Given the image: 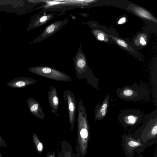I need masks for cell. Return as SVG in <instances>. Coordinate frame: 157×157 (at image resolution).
<instances>
[{
	"label": "cell",
	"mask_w": 157,
	"mask_h": 157,
	"mask_svg": "<svg viewBox=\"0 0 157 157\" xmlns=\"http://www.w3.org/2000/svg\"><path fill=\"white\" fill-rule=\"evenodd\" d=\"M104 110L103 109H101L100 110V111H101V112H102Z\"/></svg>",
	"instance_id": "23"
},
{
	"label": "cell",
	"mask_w": 157,
	"mask_h": 157,
	"mask_svg": "<svg viewBox=\"0 0 157 157\" xmlns=\"http://www.w3.org/2000/svg\"><path fill=\"white\" fill-rule=\"evenodd\" d=\"M0 157H3L1 155H0Z\"/></svg>",
	"instance_id": "25"
},
{
	"label": "cell",
	"mask_w": 157,
	"mask_h": 157,
	"mask_svg": "<svg viewBox=\"0 0 157 157\" xmlns=\"http://www.w3.org/2000/svg\"><path fill=\"white\" fill-rule=\"evenodd\" d=\"M128 120L129 121L131 124H134L136 122V119L135 118L132 116H128Z\"/></svg>",
	"instance_id": "12"
},
{
	"label": "cell",
	"mask_w": 157,
	"mask_h": 157,
	"mask_svg": "<svg viewBox=\"0 0 157 157\" xmlns=\"http://www.w3.org/2000/svg\"><path fill=\"white\" fill-rule=\"evenodd\" d=\"M71 150H65L64 155V157H74Z\"/></svg>",
	"instance_id": "8"
},
{
	"label": "cell",
	"mask_w": 157,
	"mask_h": 157,
	"mask_svg": "<svg viewBox=\"0 0 157 157\" xmlns=\"http://www.w3.org/2000/svg\"><path fill=\"white\" fill-rule=\"evenodd\" d=\"M53 103L54 105H57L58 104V100L56 96L54 97L53 99Z\"/></svg>",
	"instance_id": "18"
},
{
	"label": "cell",
	"mask_w": 157,
	"mask_h": 157,
	"mask_svg": "<svg viewBox=\"0 0 157 157\" xmlns=\"http://www.w3.org/2000/svg\"><path fill=\"white\" fill-rule=\"evenodd\" d=\"M7 146V145L6 144L5 142L2 139L0 134V147H6Z\"/></svg>",
	"instance_id": "10"
},
{
	"label": "cell",
	"mask_w": 157,
	"mask_h": 157,
	"mask_svg": "<svg viewBox=\"0 0 157 157\" xmlns=\"http://www.w3.org/2000/svg\"><path fill=\"white\" fill-rule=\"evenodd\" d=\"M51 69L48 67H44L43 68L42 72L45 74H48L50 73L51 71Z\"/></svg>",
	"instance_id": "13"
},
{
	"label": "cell",
	"mask_w": 157,
	"mask_h": 157,
	"mask_svg": "<svg viewBox=\"0 0 157 157\" xmlns=\"http://www.w3.org/2000/svg\"><path fill=\"white\" fill-rule=\"evenodd\" d=\"M86 62L83 59H79L77 62V65L80 68L83 67L86 65Z\"/></svg>",
	"instance_id": "7"
},
{
	"label": "cell",
	"mask_w": 157,
	"mask_h": 157,
	"mask_svg": "<svg viewBox=\"0 0 157 157\" xmlns=\"http://www.w3.org/2000/svg\"><path fill=\"white\" fill-rule=\"evenodd\" d=\"M32 82L33 81L30 78L20 77L13 79L7 85L12 88H21L31 84Z\"/></svg>",
	"instance_id": "3"
},
{
	"label": "cell",
	"mask_w": 157,
	"mask_h": 157,
	"mask_svg": "<svg viewBox=\"0 0 157 157\" xmlns=\"http://www.w3.org/2000/svg\"><path fill=\"white\" fill-rule=\"evenodd\" d=\"M2 11L1 10H0V12Z\"/></svg>",
	"instance_id": "26"
},
{
	"label": "cell",
	"mask_w": 157,
	"mask_h": 157,
	"mask_svg": "<svg viewBox=\"0 0 157 157\" xmlns=\"http://www.w3.org/2000/svg\"><path fill=\"white\" fill-rule=\"evenodd\" d=\"M117 42L119 45L122 47L124 48L127 47V44L124 41L120 39H117Z\"/></svg>",
	"instance_id": "9"
},
{
	"label": "cell",
	"mask_w": 157,
	"mask_h": 157,
	"mask_svg": "<svg viewBox=\"0 0 157 157\" xmlns=\"http://www.w3.org/2000/svg\"><path fill=\"white\" fill-rule=\"evenodd\" d=\"M126 21V18L125 17H123L121 18L118 21V24H123Z\"/></svg>",
	"instance_id": "15"
},
{
	"label": "cell",
	"mask_w": 157,
	"mask_h": 157,
	"mask_svg": "<svg viewBox=\"0 0 157 157\" xmlns=\"http://www.w3.org/2000/svg\"><path fill=\"white\" fill-rule=\"evenodd\" d=\"M122 138L123 148L128 157H133L135 152L140 153L147 147L152 144L143 143L140 139L134 136L125 135L122 136Z\"/></svg>",
	"instance_id": "1"
},
{
	"label": "cell",
	"mask_w": 157,
	"mask_h": 157,
	"mask_svg": "<svg viewBox=\"0 0 157 157\" xmlns=\"http://www.w3.org/2000/svg\"><path fill=\"white\" fill-rule=\"evenodd\" d=\"M123 94L126 96H130L133 93V91L130 90H126L123 91Z\"/></svg>",
	"instance_id": "11"
},
{
	"label": "cell",
	"mask_w": 157,
	"mask_h": 157,
	"mask_svg": "<svg viewBox=\"0 0 157 157\" xmlns=\"http://www.w3.org/2000/svg\"><path fill=\"white\" fill-rule=\"evenodd\" d=\"M140 43L143 45H145L146 44V42L145 40L143 37H141L140 38Z\"/></svg>",
	"instance_id": "20"
},
{
	"label": "cell",
	"mask_w": 157,
	"mask_h": 157,
	"mask_svg": "<svg viewBox=\"0 0 157 157\" xmlns=\"http://www.w3.org/2000/svg\"><path fill=\"white\" fill-rule=\"evenodd\" d=\"M98 39L101 41L105 39V36L103 34L100 33H99L97 36Z\"/></svg>",
	"instance_id": "14"
},
{
	"label": "cell",
	"mask_w": 157,
	"mask_h": 157,
	"mask_svg": "<svg viewBox=\"0 0 157 157\" xmlns=\"http://www.w3.org/2000/svg\"><path fill=\"white\" fill-rule=\"evenodd\" d=\"M134 10L136 13L140 17L148 19H150L155 22H157L156 19L149 13L142 8L137 7L135 8Z\"/></svg>",
	"instance_id": "4"
},
{
	"label": "cell",
	"mask_w": 157,
	"mask_h": 157,
	"mask_svg": "<svg viewBox=\"0 0 157 157\" xmlns=\"http://www.w3.org/2000/svg\"><path fill=\"white\" fill-rule=\"evenodd\" d=\"M33 141L37 152L40 154L41 153L44 149L43 145L42 143L39 140L38 136L35 133L33 134Z\"/></svg>",
	"instance_id": "5"
},
{
	"label": "cell",
	"mask_w": 157,
	"mask_h": 157,
	"mask_svg": "<svg viewBox=\"0 0 157 157\" xmlns=\"http://www.w3.org/2000/svg\"><path fill=\"white\" fill-rule=\"evenodd\" d=\"M55 151H54L53 153L48 151L47 152L46 157H55Z\"/></svg>",
	"instance_id": "16"
},
{
	"label": "cell",
	"mask_w": 157,
	"mask_h": 157,
	"mask_svg": "<svg viewBox=\"0 0 157 157\" xmlns=\"http://www.w3.org/2000/svg\"><path fill=\"white\" fill-rule=\"evenodd\" d=\"M48 18V16H44L42 17L40 19V21L41 22H43L46 21Z\"/></svg>",
	"instance_id": "19"
},
{
	"label": "cell",
	"mask_w": 157,
	"mask_h": 157,
	"mask_svg": "<svg viewBox=\"0 0 157 157\" xmlns=\"http://www.w3.org/2000/svg\"><path fill=\"white\" fill-rule=\"evenodd\" d=\"M1 29H0V33H1Z\"/></svg>",
	"instance_id": "24"
},
{
	"label": "cell",
	"mask_w": 157,
	"mask_h": 157,
	"mask_svg": "<svg viewBox=\"0 0 157 157\" xmlns=\"http://www.w3.org/2000/svg\"><path fill=\"white\" fill-rule=\"evenodd\" d=\"M107 104L106 103L104 104L102 106V108L104 110H105L107 107Z\"/></svg>",
	"instance_id": "21"
},
{
	"label": "cell",
	"mask_w": 157,
	"mask_h": 157,
	"mask_svg": "<svg viewBox=\"0 0 157 157\" xmlns=\"http://www.w3.org/2000/svg\"><path fill=\"white\" fill-rule=\"evenodd\" d=\"M28 1L21 0H0V10L9 13L23 12L27 8Z\"/></svg>",
	"instance_id": "2"
},
{
	"label": "cell",
	"mask_w": 157,
	"mask_h": 157,
	"mask_svg": "<svg viewBox=\"0 0 157 157\" xmlns=\"http://www.w3.org/2000/svg\"><path fill=\"white\" fill-rule=\"evenodd\" d=\"M105 113H106V112H105V110H104L102 112V115L103 116H105Z\"/></svg>",
	"instance_id": "22"
},
{
	"label": "cell",
	"mask_w": 157,
	"mask_h": 157,
	"mask_svg": "<svg viewBox=\"0 0 157 157\" xmlns=\"http://www.w3.org/2000/svg\"><path fill=\"white\" fill-rule=\"evenodd\" d=\"M56 24H52L49 25L45 30L46 33L47 34L51 33L55 30L57 26Z\"/></svg>",
	"instance_id": "6"
},
{
	"label": "cell",
	"mask_w": 157,
	"mask_h": 157,
	"mask_svg": "<svg viewBox=\"0 0 157 157\" xmlns=\"http://www.w3.org/2000/svg\"><path fill=\"white\" fill-rule=\"evenodd\" d=\"M69 109L70 111H72L74 110L75 105L73 103L71 102L69 105Z\"/></svg>",
	"instance_id": "17"
}]
</instances>
